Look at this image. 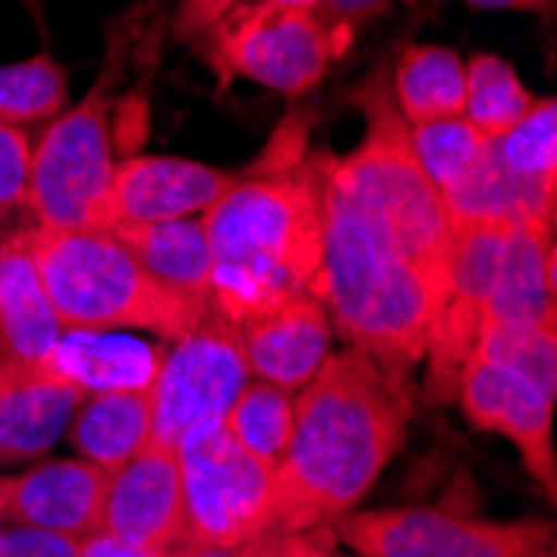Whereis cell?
<instances>
[{
  "label": "cell",
  "mask_w": 557,
  "mask_h": 557,
  "mask_svg": "<svg viewBox=\"0 0 557 557\" xmlns=\"http://www.w3.org/2000/svg\"><path fill=\"white\" fill-rule=\"evenodd\" d=\"M30 250L50 308L67 331H144L177 341L211 311L150 277L111 231L30 227Z\"/></svg>",
  "instance_id": "4"
},
{
  "label": "cell",
  "mask_w": 557,
  "mask_h": 557,
  "mask_svg": "<svg viewBox=\"0 0 557 557\" xmlns=\"http://www.w3.org/2000/svg\"><path fill=\"white\" fill-rule=\"evenodd\" d=\"M454 400L471 428L508 437L534 484L554 500L557 324L481 331Z\"/></svg>",
  "instance_id": "5"
},
{
  "label": "cell",
  "mask_w": 557,
  "mask_h": 557,
  "mask_svg": "<svg viewBox=\"0 0 557 557\" xmlns=\"http://www.w3.org/2000/svg\"><path fill=\"white\" fill-rule=\"evenodd\" d=\"M87 391L50 364L0 358V465L30 461L74 421Z\"/></svg>",
  "instance_id": "16"
},
{
  "label": "cell",
  "mask_w": 557,
  "mask_h": 557,
  "mask_svg": "<svg viewBox=\"0 0 557 557\" xmlns=\"http://www.w3.org/2000/svg\"><path fill=\"white\" fill-rule=\"evenodd\" d=\"M187 541L250 544L274 531V468L224 431L194 434L177 447Z\"/></svg>",
  "instance_id": "8"
},
{
  "label": "cell",
  "mask_w": 557,
  "mask_h": 557,
  "mask_svg": "<svg viewBox=\"0 0 557 557\" xmlns=\"http://www.w3.org/2000/svg\"><path fill=\"white\" fill-rule=\"evenodd\" d=\"M250 557H341V541L334 524L274 531L250 541Z\"/></svg>",
  "instance_id": "30"
},
{
  "label": "cell",
  "mask_w": 557,
  "mask_h": 557,
  "mask_svg": "<svg viewBox=\"0 0 557 557\" xmlns=\"http://www.w3.org/2000/svg\"><path fill=\"white\" fill-rule=\"evenodd\" d=\"M194 47L224 84L247 77L284 97L311 94L334 61L318 14L300 8H261L208 30Z\"/></svg>",
  "instance_id": "10"
},
{
  "label": "cell",
  "mask_w": 557,
  "mask_h": 557,
  "mask_svg": "<svg viewBox=\"0 0 557 557\" xmlns=\"http://www.w3.org/2000/svg\"><path fill=\"white\" fill-rule=\"evenodd\" d=\"M554 221H518L504 240L497 281L491 287L484 327L557 324Z\"/></svg>",
  "instance_id": "17"
},
{
  "label": "cell",
  "mask_w": 557,
  "mask_h": 557,
  "mask_svg": "<svg viewBox=\"0 0 557 557\" xmlns=\"http://www.w3.org/2000/svg\"><path fill=\"white\" fill-rule=\"evenodd\" d=\"M74 557H164V554L144 550V547H134V544H124V541H117L108 531H97V534L77 541V554Z\"/></svg>",
  "instance_id": "33"
},
{
  "label": "cell",
  "mask_w": 557,
  "mask_h": 557,
  "mask_svg": "<svg viewBox=\"0 0 557 557\" xmlns=\"http://www.w3.org/2000/svg\"><path fill=\"white\" fill-rule=\"evenodd\" d=\"M364 140L327 158L318 297L334 331L411 384L450 290L454 224L387 87L364 90Z\"/></svg>",
  "instance_id": "1"
},
{
  "label": "cell",
  "mask_w": 557,
  "mask_h": 557,
  "mask_svg": "<svg viewBox=\"0 0 557 557\" xmlns=\"http://www.w3.org/2000/svg\"><path fill=\"white\" fill-rule=\"evenodd\" d=\"M247 371L287 394H297L331 358L334 324L318 294H300L281 308L237 327Z\"/></svg>",
  "instance_id": "15"
},
{
  "label": "cell",
  "mask_w": 557,
  "mask_h": 557,
  "mask_svg": "<svg viewBox=\"0 0 557 557\" xmlns=\"http://www.w3.org/2000/svg\"><path fill=\"white\" fill-rule=\"evenodd\" d=\"M111 234L131 250L150 277H158L171 290L211 308L214 258L200 214L154 224H121L111 227Z\"/></svg>",
  "instance_id": "19"
},
{
  "label": "cell",
  "mask_w": 557,
  "mask_h": 557,
  "mask_svg": "<svg viewBox=\"0 0 557 557\" xmlns=\"http://www.w3.org/2000/svg\"><path fill=\"white\" fill-rule=\"evenodd\" d=\"M487 150L508 174L528 184L557 187V100L537 97L511 131L487 140Z\"/></svg>",
  "instance_id": "26"
},
{
  "label": "cell",
  "mask_w": 557,
  "mask_h": 557,
  "mask_svg": "<svg viewBox=\"0 0 557 557\" xmlns=\"http://www.w3.org/2000/svg\"><path fill=\"white\" fill-rule=\"evenodd\" d=\"M511 234L508 221H454L450 247V290L444 311L428 341V397L447 404L458 397L461 371L484 327V308L497 281L504 240Z\"/></svg>",
  "instance_id": "11"
},
{
  "label": "cell",
  "mask_w": 557,
  "mask_h": 557,
  "mask_svg": "<svg viewBox=\"0 0 557 557\" xmlns=\"http://www.w3.org/2000/svg\"><path fill=\"white\" fill-rule=\"evenodd\" d=\"M411 384L347 347L294 397V424L274 468V531L334 524L354 511L408 441ZM271 531V534H274Z\"/></svg>",
  "instance_id": "2"
},
{
  "label": "cell",
  "mask_w": 557,
  "mask_h": 557,
  "mask_svg": "<svg viewBox=\"0 0 557 557\" xmlns=\"http://www.w3.org/2000/svg\"><path fill=\"white\" fill-rule=\"evenodd\" d=\"M334 531L358 557H557L554 521H487L441 504L347 511Z\"/></svg>",
  "instance_id": "7"
},
{
  "label": "cell",
  "mask_w": 557,
  "mask_h": 557,
  "mask_svg": "<svg viewBox=\"0 0 557 557\" xmlns=\"http://www.w3.org/2000/svg\"><path fill=\"white\" fill-rule=\"evenodd\" d=\"M394 104L408 124L465 114V58L450 47L411 44L394 71Z\"/></svg>",
  "instance_id": "22"
},
{
  "label": "cell",
  "mask_w": 557,
  "mask_h": 557,
  "mask_svg": "<svg viewBox=\"0 0 557 557\" xmlns=\"http://www.w3.org/2000/svg\"><path fill=\"white\" fill-rule=\"evenodd\" d=\"M100 531L158 554L187 541L177 450L147 444L134 461L111 474Z\"/></svg>",
  "instance_id": "13"
},
{
  "label": "cell",
  "mask_w": 557,
  "mask_h": 557,
  "mask_svg": "<svg viewBox=\"0 0 557 557\" xmlns=\"http://www.w3.org/2000/svg\"><path fill=\"white\" fill-rule=\"evenodd\" d=\"M30 137L21 127L0 124V221L27 214Z\"/></svg>",
  "instance_id": "29"
},
{
  "label": "cell",
  "mask_w": 557,
  "mask_h": 557,
  "mask_svg": "<svg viewBox=\"0 0 557 557\" xmlns=\"http://www.w3.org/2000/svg\"><path fill=\"white\" fill-rule=\"evenodd\" d=\"M108 71L81 104L67 108L47 124L30 144L27 177V218L34 227L67 231L100 227L114 177V140H111V81Z\"/></svg>",
  "instance_id": "6"
},
{
  "label": "cell",
  "mask_w": 557,
  "mask_h": 557,
  "mask_svg": "<svg viewBox=\"0 0 557 557\" xmlns=\"http://www.w3.org/2000/svg\"><path fill=\"white\" fill-rule=\"evenodd\" d=\"M534 94L521 84L518 71L494 54H474L465 61V117L484 134L497 137L511 131L531 108Z\"/></svg>",
  "instance_id": "24"
},
{
  "label": "cell",
  "mask_w": 557,
  "mask_h": 557,
  "mask_svg": "<svg viewBox=\"0 0 557 557\" xmlns=\"http://www.w3.org/2000/svg\"><path fill=\"white\" fill-rule=\"evenodd\" d=\"M164 350L161 344H140L117 331H64L47 364L87 394L144 391L154 384Z\"/></svg>",
  "instance_id": "20"
},
{
  "label": "cell",
  "mask_w": 557,
  "mask_h": 557,
  "mask_svg": "<svg viewBox=\"0 0 557 557\" xmlns=\"http://www.w3.org/2000/svg\"><path fill=\"white\" fill-rule=\"evenodd\" d=\"M164 557H250V544H205V541H184L181 547L168 550Z\"/></svg>",
  "instance_id": "34"
},
{
  "label": "cell",
  "mask_w": 557,
  "mask_h": 557,
  "mask_svg": "<svg viewBox=\"0 0 557 557\" xmlns=\"http://www.w3.org/2000/svg\"><path fill=\"white\" fill-rule=\"evenodd\" d=\"M408 131H411V147H414L424 174L431 177V184L441 194H447L471 171V164L478 161L484 144L491 140L465 114L424 121V124H408Z\"/></svg>",
  "instance_id": "27"
},
{
  "label": "cell",
  "mask_w": 557,
  "mask_h": 557,
  "mask_svg": "<svg viewBox=\"0 0 557 557\" xmlns=\"http://www.w3.org/2000/svg\"><path fill=\"white\" fill-rule=\"evenodd\" d=\"M261 8H300V11H318L321 0H181L174 14V37L181 44H197L208 30L247 17Z\"/></svg>",
  "instance_id": "28"
},
{
  "label": "cell",
  "mask_w": 557,
  "mask_h": 557,
  "mask_svg": "<svg viewBox=\"0 0 557 557\" xmlns=\"http://www.w3.org/2000/svg\"><path fill=\"white\" fill-rule=\"evenodd\" d=\"M111 474L90 461H44L0 478V524L90 537L104 521Z\"/></svg>",
  "instance_id": "14"
},
{
  "label": "cell",
  "mask_w": 557,
  "mask_h": 557,
  "mask_svg": "<svg viewBox=\"0 0 557 557\" xmlns=\"http://www.w3.org/2000/svg\"><path fill=\"white\" fill-rule=\"evenodd\" d=\"M44 281L34 264L30 227L0 237V358L17 364H47L64 337Z\"/></svg>",
  "instance_id": "18"
},
{
  "label": "cell",
  "mask_w": 557,
  "mask_h": 557,
  "mask_svg": "<svg viewBox=\"0 0 557 557\" xmlns=\"http://www.w3.org/2000/svg\"><path fill=\"white\" fill-rule=\"evenodd\" d=\"M294 424V397L268 381H247L231 411L224 431L268 468H277Z\"/></svg>",
  "instance_id": "25"
},
{
  "label": "cell",
  "mask_w": 557,
  "mask_h": 557,
  "mask_svg": "<svg viewBox=\"0 0 557 557\" xmlns=\"http://www.w3.org/2000/svg\"><path fill=\"white\" fill-rule=\"evenodd\" d=\"M478 11H528V14H550L554 0H465Z\"/></svg>",
  "instance_id": "35"
},
{
  "label": "cell",
  "mask_w": 557,
  "mask_h": 557,
  "mask_svg": "<svg viewBox=\"0 0 557 557\" xmlns=\"http://www.w3.org/2000/svg\"><path fill=\"white\" fill-rule=\"evenodd\" d=\"M0 528H4V524H0Z\"/></svg>",
  "instance_id": "36"
},
{
  "label": "cell",
  "mask_w": 557,
  "mask_h": 557,
  "mask_svg": "<svg viewBox=\"0 0 557 557\" xmlns=\"http://www.w3.org/2000/svg\"><path fill=\"white\" fill-rule=\"evenodd\" d=\"M387 8H391V0H321V8L314 14L331 40V54L341 58L354 30L368 24L371 17H381Z\"/></svg>",
  "instance_id": "31"
},
{
  "label": "cell",
  "mask_w": 557,
  "mask_h": 557,
  "mask_svg": "<svg viewBox=\"0 0 557 557\" xmlns=\"http://www.w3.org/2000/svg\"><path fill=\"white\" fill-rule=\"evenodd\" d=\"M77 541L40 528H0V557H74Z\"/></svg>",
  "instance_id": "32"
},
{
  "label": "cell",
  "mask_w": 557,
  "mask_h": 557,
  "mask_svg": "<svg viewBox=\"0 0 557 557\" xmlns=\"http://www.w3.org/2000/svg\"><path fill=\"white\" fill-rule=\"evenodd\" d=\"M327 150L294 171L244 174L205 214L214 281L211 311L234 327L284 300L318 294L324 264Z\"/></svg>",
  "instance_id": "3"
},
{
  "label": "cell",
  "mask_w": 557,
  "mask_h": 557,
  "mask_svg": "<svg viewBox=\"0 0 557 557\" xmlns=\"http://www.w3.org/2000/svg\"><path fill=\"white\" fill-rule=\"evenodd\" d=\"M240 177L244 171H224L184 158H127L114 164L104 231L121 224H154L205 214Z\"/></svg>",
  "instance_id": "12"
},
{
  "label": "cell",
  "mask_w": 557,
  "mask_h": 557,
  "mask_svg": "<svg viewBox=\"0 0 557 557\" xmlns=\"http://www.w3.org/2000/svg\"><path fill=\"white\" fill-rule=\"evenodd\" d=\"M150 424H154L150 387L100 391L87 394L77 408L71 424V444L84 461L114 474L150 444Z\"/></svg>",
  "instance_id": "21"
},
{
  "label": "cell",
  "mask_w": 557,
  "mask_h": 557,
  "mask_svg": "<svg viewBox=\"0 0 557 557\" xmlns=\"http://www.w3.org/2000/svg\"><path fill=\"white\" fill-rule=\"evenodd\" d=\"M67 67L37 54L17 64H0V124L37 127L67 111Z\"/></svg>",
  "instance_id": "23"
},
{
  "label": "cell",
  "mask_w": 557,
  "mask_h": 557,
  "mask_svg": "<svg viewBox=\"0 0 557 557\" xmlns=\"http://www.w3.org/2000/svg\"><path fill=\"white\" fill-rule=\"evenodd\" d=\"M247 377L240 331L218 311H208L194 331L171 341L164 350L158 377L150 384V444L177 450L194 434L224 424Z\"/></svg>",
  "instance_id": "9"
}]
</instances>
